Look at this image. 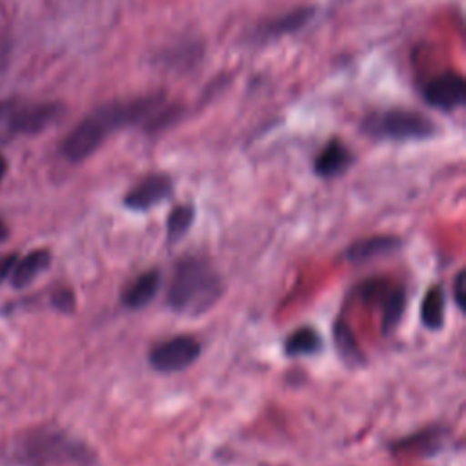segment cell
Wrapping results in <instances>:
<instances>
[{
    "label": "cell",
    "mask_w": 466,
    "mask_h": 466,
    "mask_svg": "<svg viewBox=\"0 0 466 466\" xmlns=\"http://www.w3.org/2000/svg\"><path fill=\"white\" fill-rule=\"evenodd\" d=\"M160 104V95H147L100 106L71 129L64 138L60 151L67 160L80 162L93 155L113 131L146 120L155 115Z\"/></svg>",
    "instance_id": "1"
},
{
    "label": "cell",
    "mask_w": 466,
    "mask_h": 466,
    "mask_svg": "<svg viewBox=\"0 0 466 466\" xmlns=\"http://www.w3.org/2000/svg\"><path fill=\"white\" fill-rule=\"evenodd\" d=\"M5 457L18 466H93L95 451L60 428L36 426L5 444Z\"/></svg>",
    "instance_id": "2"
},
{
    "label": "cell",
    "mask_w": 466,
    "mask_h": 466,
    "mask_svg": "<svg viewBox=\"0 0 466 466\" xmlns=\"http://www.w3.org/2000/svg\"><path fill=\"white\" fill-rule=\"evenodd\" d=\"M222 291V279L208 260L186 257L175 266L167 289V306L177 313L200 315L220 299Z\"/></svg>",
    "instance_id": "3"
},
{
    "label": "cell",
    "mask_w": 466,
    "mask_h": 466,
    "mask_svg": "<svg viewBox=\"0 0 466 466\" xmlns=\"http://www.w3.org/2000/svg\"><path fill=\"white\" fill-rule=\"evenodd\" d=\"M362 133L379 140H426L437 133V126L422 113L388 109L370 115L362 122Z\"/></svg>",
    "instance_id": "4"
},
{
    "label": "cell",
    "mask_w": 466,
    "mask_h": 466,
    "mask_svg": "<svg viewBox=\"0 0 466 466\" xmlns=\"http://www.w3.org/2000/svg\"><path fill=\"white\" fill-rule=\"evenodd\" d=\"M200 342L191 335H177L149 351V364L158 373H177L189 368L200 355Z\"/></svg>",
    "instance_id": "5"
},
{
    "label": "cell",
    "mask_w": 466,
    "mask_h": 466,
    "mask_svg": "<svg viewBox=\"0 0 466 466\" xmlns=\"http://www.w3.org/2000/svg\"><path fill=\"white\" fill-rule=\"evenodd\" d=\"M360 297L382 306V329L384 333L395 329L406 308V291L402 286H393L386 280H368L360 286Z\"/></svg>",
    "instance_id": "6"
},
{
    "label": "cell",
    "mask_w": 466,
    "mask_h": 466,
    "mask_svg": "<svg viewBox=\"0 0 466 466\" xmlns=\"http://www.w3.org/2000/svg\"><path fill=\"white\" fill-rule=\"evenodd\" d=\"M424 100L442 111H455L466 102V82L459 73L446 71L424 87Z\"/></svg>",
    "instance_id": "7"
},
{
    "label": "cell",
    "mask_w": 466,
    "mask_h": 466,
    "mask_svg": "<svg viewBox=\"0 0 466 466\" xmlns=\"http://www.w3.org/2000/svg\"><path fill=\"white\" fill-rule=\"evenodd\" d=\"M173 193V180L164 173H153L142 178L124 197V206L133 211H147L164 202Z\"/></svg>",
    "instance_id": "8"
},
{
    "label": "cell",
    "mask_w": 466,
    "mask_h": 466,
    "mask_svg": "<svg viewBox=\"0 0 466 466\" xmlns=\"http://www.w3.org/2000/svg\"><path fill=\"white\" fill-rule=\"evenodd\" d=\"M64 113V107L60 104H36V106H25L16 107L9 111L7 124L16 133H38L49 124L56 122L60 115Z\"/></svg>",
    "instance_id": "9"
},
{
    "label": "cell",
    "mask_w": 466,
    "mask_h": 466,
    "mask_svg": "<svg viewBox=\"0 0 466 466\" xmlns=\"http://www.w3.org/2000/svg\"><path fill=\"white\" fill-rule=\"evenodd\" d=\"M51 264V253L49 249L38 248L29 253H25L20 260L16 258L13 269H11V286L20 289L29 286L36 277H40Z\"/></svg>",
    "instance_id": "10"
},
{
    "label": "cell",
    "mask_w": 466,
    "mask_h": 466,
    "mask_svg": "<svg viewBox=\"0 0 466 466\" xmlns=\"http://www.w3.org/2000/svg\"><path fill=\"white\" fill-rule=\"evenodd\" d=\"M158 288H160V273L155 269L144 271L126 286L120 297L122 304L129 309H142L157 297Z\"/></svg>",
    "instance_id": "11"
},
{
    "label": "cell",
    "mask_w": 466,
    "mask_h": 466,
    "mask_svg": "<svg viewBox=\"0 0 466 466\" xmlns=\"http://www.w3.org/2000/svg\"><path fill=\"white\" fill-rule=\"evenodd\" d=\"M315 16V7L304 5V7H297L293 11H288L277 18H271L268 22H264L257 33L262 38H279L282 35L299 31L300 27H304L311 18Z\"/></svg>",
    "instance_id": "12"
},
{
    "label": "cell",
    "mask_w": 466,
    "mask_h": 466,
    "mask_svg": "<svg viewBox=\"0 0 466 466\" xmlns=\"http://www.w3.org/2000/svg\"><path fill=\"white\" fill-rule=\"evenodd\" d=\"M399 248H400V238L393 235H375V237H368L353 242L348 248L346 257L351 262H368L371 258L390 255Z\"/></svg>",
    "instance_id": "13"
},
{
    "label": "cell",
    "mask_w": 466,
    "mask_h": 466,
    "mask_svg": "<svg viewBox=\"0 0 466 466\" xmlns=\"http://www.w3.org/2000/svg\"><path fill=\"white\" fill-rule=\"evenodd\" d=\"M351 164V151L340 142V140H331L326 144V147L319 153L315 158V173L319 177L329 178L344 173Z\"/></svg>",
    "instance_id": "14"
},
{
    "label": "cell",
    "mask_w": 466,
    "mask_h": 466,
    "mask_svg": "<svg viewBox=\"0 0 466 466\" xmlns=\"http://www.w3.org/2000/svg\"><path fill=\"white\" fill-rule=\"evenodd\" d=\"M446 293L441 284L431 286L420 304V320L428 329H441L444 324Z\"/></svg>",
    "instance_id": "15"
},
{
    "label": "cell",
    "mask_w": 466,
    "mask_h": 466,
    "mask_svg": "<svg viewBox=\"0 0 466 466\" xmlns=\"http://www.w3.org/2000/svg\"><path fill=\"white\" fill-rule=\"evenodd\" d=\"M322 339L319 331L311 326H302L295 329L284 342V351L289 357H300V355H313L320 350Z\"/></svg>",
    "instance_id": "16"
},
{
    "label": "cell",
    "mask_w": 466,
    "mask_h": 466,
    "mask_svg": "<svg viewBox=\"0 0 466 466\" xmlns=\"http://www.w3.org/2000/svg\"><path fill=\"white\" fill-rule=\"evenodd\" d=\"M333 339H335V346L344 360H348L350 364L362 362V351L357 344L353 331L350 329V326L346 322L337 320L333 324Z\"/></svg>",
    "instance_id": "17"
},
{
    "label": "cell",
    "mask_w": 466,
    "mask_h": 466,
    "mask_svg": "<svg viewBox=\"0 0 466 466\" xmlns=\"http://www.w3.org/2000/svg\"><path fill=\"white\" fill-rule=\"evenodd\" d=\"M195 218V209L191 204H180L175 206L167 217L166 229H167V240L178 242L191 228Z\"/></svg>",
    "instance_id": "18"
},
{
    "label": "cell",
    "mask_w": 466,
    "mask_h": 466,
    "mask_svg": "<svg viewBox=\"0 0 466 466\" xmlns=\"http://www.w3.org/2000/svg\"><path fill=\"white\" fill-rule=\"evenodd\" d=\"M441 435L442 431L437 428V430H424V431H419L411 437H406L404 441L397 442L395 450H422V455L428 453L426 448H430V453H433L435 450H439V444H441Z\"/></svg>",
    "instance_id": "19"
},
{
    "label": "cell",
    "mask_w": 466,
    "mask_h": 466,
    "mask_svg": "<svg viewBox=\"0 0 466 466\" xmlns=\"http://www.w3.org/2000/svg\"><path fill=\"white\" fill-rule=\"evenodd\" d=\"M51 302L56 309L64 313L75 311V293L69 288H58L51 293Z\"/></svg>",
    "instance_id": "20"
},
{
    "label": "cell",
    "mask_w": 466,
    "mask_h": 466,
    "mask_svg": "<svg viewBox=\"0 0 466 466\" xmlns=\"http://www.w3.org/2000/svg\"><path fill=\"white\" fill-rule=\"evenodd\" d=\"M464 271H459L457 273V277H455V284H453V293H455V302H457V306L461 308V309H464V299H466V295H464Z\"/></svg>",
    "instance_id": "21"
},
{
    "label": "cell",
    "mask_w": 466,
    "mask_h": 466,
    "mask_svg": "<svg viewBox=\"0 0 466 466\" xmlns=\"http://www.w3.org/2000/svg\"><path fill=\"white\" fill-rule=\"evenodd\" d=\"M15 262H16V255L15 253H7V255L0 257V282L7 279V275L11 273Z\"/></svg>",
    "instance_id": "22"
},
{
    "label": "cell",
    "mask_w": 466,
    "mask_h": 466,
    "mask_svg": "<svg viewBox=\"0 0 466 466\" xmlns=\"http://www.w3.org/2000/svg\"><path fill=\"white\" fill-rule=\"evenodd\" d=\"M5 169H7V164H5L4 157L0 155V182H2V178H4V175H5Z\"/></svg>",
    "instance_id": "23"
},
{
    "label": "cell",
    "mask_w": 466,
    "mask_h": 466,
    "mask_svg": "<svg viewBox=\"0 0 466 466\" xmlns=\"http://www.w3.org/2000/svg\"><path fill=\"white\" fill-rule=\"evenodd\" d=\"M4 58H5V53H4V49L0 47V69H2V64H4Z\"/></svg>",
    "instance_id": "24"
}]
</instances>
